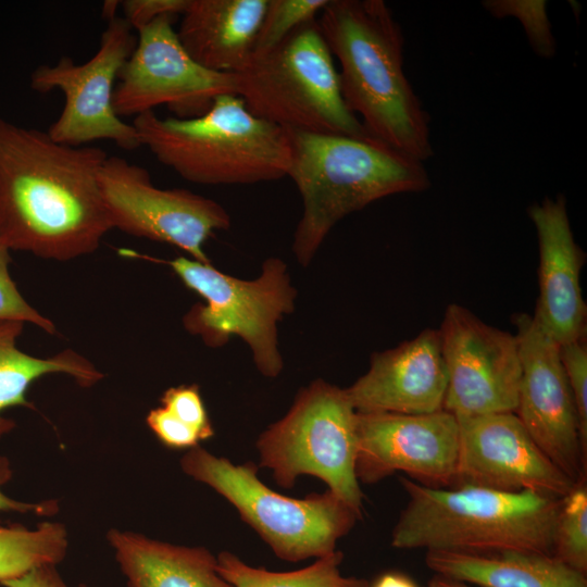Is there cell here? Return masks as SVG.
Here are the masks:
<instances>
[{
	"label": "cell",
	"instance_id": "4",
	"mask_svg": "<svg viewBox=\"0 0 587 587\" xmlns=\"http://www.w3.org/2000/svg\"><path fill=\"white\" fill-rule=\"evenodd\" d=\"M409 500L391 534L398 549L463 553L526 550L553 554L562 499L475 486L429 487L400 478Z\"/></svg>",
	"mask_w": 587,
	"mask_h": 587
},
{
	"label": "cell",
	"instance_id": "8",
	"mask_svg": "<svg viewBox=\"0 0 587 587\" xmlns=\"http://www.w3.org/2000/svg\"><path fill=\"white\" fill-rule=\"evenodd\" d=\"M357 416L346 389L323 379L312 382L299 391L287 414L259 436L260 466L270 469L286 489L300 475L315 476L362 514Z\"/></svg>",
	"mask_w": 587,
	"mask_h": 587
},
{
	"label": "cell",
	"instance_id": "1",
	"mask_svg": "<svg viewBox=\"0 0 587 587\" xmlns=\"http://www.w3.org/2000/svg\"><path fill=\"white\" fill-rule=\"evenodd\" d=\"M108 155L0 116V243L60 261L93 252L112 229L99 185Z\"/></svg>",
	"mask_w": 587,
	"mask_h": 587
},
{
	"label": "cell",
	"instance_id": "23",
	"mask_svg": "<svg viewBox=\"0 0 587 587\" xmlns=\"http://www.w3.org/2000/svg\"><path fill=\"white\" fill-rule=\"evenodd\" d=\"M216 559L218 574L233 587H369L366 579L341 574L344 554L338 550L290 572L253 567L228 551L221 552Z\"/></svg>",
	"mask_w": 587,
	"mask_h": 587
},
{
	"label": "cell",
	"instance_id": "22",
	"mask_svg": "<svg viewBox=\"0 0 587 587\" xmlns=\"http://www.w3.org/2000/svg\"><path fill=\"white\" fill-rule=\"evenodd\" d=\"M23 327L24 323L20 321H0V438L15 426L1 413L12 407L35 409L27 400L26 391L41 376L65 373L83 387H90L102 378L92 363L73 350L50 358L23 352L16 345Z\"/></svg>",
	"mask_w": 587,
	"mask_h": 587
},
{
	"label": "cell",
	"instance_id": "37",
	"mask_svg": "<svg viewBox=\"0 0 587 587\" xmlns=\"http://www.w3.org/2000/svg\"><path fill=\"white\" fill-rule=\"evenodd\" d=\"M121 5L120 1L116 0H109L104 1L103 8H102V16L110 21L117 16V8Z\"/></svg>",
	"mask_w": 587,
	"mask_h": 587
},
{
	"label": "cell",
	"instance_id": "18",
	"mask_svg": "<svg viewBox=\"0 0 587 587\" xmlns=\"http://www.w3.org/2000/svg\"><path fill=\"white\" fill-rule=\"evenodd\" d=\"M539 248V297L533 317L559 345L586 336L587 308L580 288L586 260L571 228L563 196L528 209Z\"/></svg>",
	"mask_w": 587,
	"mask_h": 587
},
{
	"label": "cell",
	"instance_id": "2",
	"mask_svg": "<svg viewBox=\"0 0 587 587\" xmlns=\"http://www.w3.org/2000/svg\"><path fill=\"white\" fill-rule=\"evenodd\" d=\"M348 109L369 136L425 162L429 115L403 71L402 29L384 0H328L317 18Z\"/></svg>",
	"mask_w": 587,
	"mask_h": 587
},
{
	"label": "cell",
	"instance_id": "25",
	"mask_svg": "<svg viewBox=\"0 0 587 587\" xmlns=\"http://www.w3.org/2000/svg\"><path fill=\"white\" fill-rule=\"evenodd\" d=\"M553 554L572 569L587 573V485L579 482L562 499L558 513Z\"/></svg>",
	"mask_w": 587,
	"mask_h": 587
},
{
	"label": "cell",
	"instance_id": "10",
	"mask_svg": "<svg viewBox=\"0 0 587 587\" xmlns=\"http://www.w3.org/2000/svg\"><path fill=\"white\" fill-rule=\"evenodd\" d=\"M137 45L134 29L123 16L108 21L96 53L84 63L62 57L54 64L37 66L30 88L39 93L60 90L64 105L47 133L57 142L82 147L107 139L124 150L140 146L135 127L114 111L117 75Z\"/></svg>",
	"mask_w": 587,
	"mask_h": 587
},
{
	"label": "cell",
	"instance_id": "6",
	"mask_svg": "<svg viewBox=\"0 0 587 587\" xmlns=\"http://www.w3.org/2000/svg\"><path fill=\"white\" fill-rule=\"evenodd\" d=\"M234 75L237 96L259 118L288 130L369 136L344 101L317 18L252 54Z\"/></svg>",
	"mask_w": 587,
	"mask_h": 587
},
{
	"label": "cell",
	"instance_id": "15",
	"mask_svg": "<svg viewBox=\"0 0 587 587\" xmlns=\"http://www.w3.org/2000/svg\"><path fill=\"white\" fill-rule=\"evenodd\" d=\"M358 480L376 483L403 472L429 487L455 486L459 424L448 411L427 414L359 413Z\"/></svg>",
	"mask_w": 587,
	"mask_h": 587
},
{
	"label": "cell",
	"instance_id": "28",
	"mask_svg": "<svg viewBox=\"0 0 587 587\" xmlns=\"http://www.w3.org/2000/svg\"><path fill=\"white\" fill-rule=\"evenodd\" d=\"M560 359L573 396L583 446L587 449L586 336L560 346Z\"/></svg>",
	"mask_w": 587,
	"mask_h": 587
},
{
	"label": "cell",
	"instance_id": "34",
	"mask_svg": "<svg viewBox=\"0 0 587 587\" xmlns=\"http://www.w3.org/2000/svg\"><path fill=\"white\" fill-rule=\"evenodd\" d=\"M3 587H72L64 582L57 565L49 564L36 567L20 577L3 582ZM76 587H92L78 584Z\"/></svg>",
	"mask_w": 587,
	"mask_h": 587
},
{
	"label": "cell",
	"instance_id": "29",
	"mask_svg": "<svg viewBox=\"0 0 587 587\" xmlns=\"http://www.w3.org/2000/svg\"><path fill=\"white\" fill-rule=\"evenodd\" d=\"M10 250L0 243V321L32 323L49 334H55L54 324L36 311L21 295L10 275Z\"/></svg>",
	"mask_w": 587,
	"mask_h": 587
},
{
	"label": "cell",
	"instance_id": "17",
	"mask_svg": "<svg viewBox=\"0 0 587 587\" xmlns=\"http://www.w3.org/2000/svg\"><path fill=\"white\" fill-rule=\"evenodd\" d=\"M447 382L439 329L426 328L373 353L369 371L346 391L359 413L427 414L444 410Z\"/></svg>",
	"mask_w": 587,
	"mask_h": 587
},
{
	"label": "cell",
	"instance_id": "13",
	"mask_svg": "<svg viewBox=\"0 0 587 587\" xmlns=\"http://www.w3.org/2000/svg\"><path fill=\"white\" fill-rule=\"evenodd\" d=\"M447 369L444 410L455 417L515 412L521 361L515 335L464 307H447L439 328Z\"/></svg>",
	"mask_w": 587,
	"mask_h": 587
},
{
	"label": "cell",
	"instance_id": "30",
	"mask_svg": "<svg viewBox=\"0 0 587 587\" xmlns=\"http://www.w3.org/2000/svg\"><path fill=\"white\" fill-rule=\"evenodd\" d=\"M165 408L180 422L193 428L201 440L211 438L214 430L198 385H182L166 389L160 398Z\"/></svg>",
	"mask_w": 587,
	"mask_h": 587
},
{
	"label": "cell",
	"instance_id": "31",
	"mask_svg": "<svg viewBox=\"0 0 587 587\" xmlns=\"http://www.w3.org/2000/svg\"><path fill=\"white\" fill-rule=\"evenodd\" d=\"M146 422L157 438L168 448L191 449L202 441L193 428L180 422L161 405L149 411Z\"/></svg>",
	"mask_w": 587,
	"mask_h": 587
},
{
	"label": "cell",
	"instance_id": "26",
	"mask_svg": "<svg viewBox=\"0 0 587 587\" xmlns=\"http://www.w3.org/2000/svg\"><path fill=\"white\" fill-rule=\"evenodd\" d=\"M328 0H267L253 54L270 50L300 26L316 20Z\"/></svg>",
	"mask_w": 587,
	"mask_h": 587
},
{
	"label": "cell",
	"instance_id": "35",
	"mask_svg": "<svg viewBox=\"0 0 587 587\" xmlns=\"http://www.w3.org/2000/svg\"><path fill=\"white\" fill-rule=\"evenodd\" d=\"M369 587H419L409 576L398 572H387L378 576Z\"/></svg>",
	"mask_w": 587,
	"mask_h": 587
},
{
	"label": "cell",
	"instance_id": "19",
	"mask_svg": "<svg viewBox=\"0 0 587 587\" xmlns=\"http://www.w3.org/2000/svg\"><path fill=\"white\" fill-rule=\"evenodd\" d=\"M267 0H189L177 37L205 68L239 71L253 54Z\"/></svg>",
	"mask_w": 587,
	"mask_h": 587
},
{
	"label": "cell",
	"instance_id": "7",
	"mask_svg": "<svg viewBox=\"0 0 587 587\" xmlns=\"http://www.w3.org/2000/svg\"><path fill=\"white\" fill-rule=\"evenodd\" d=\"M180 466L230 502L285 561L298 562L335 552L337 541L362 517L329 489L303 499L286 497L260 480L253 462L236 465L200 446L184 454Z\"/></svg>",
	"mask_w": 587,
	"mask_h": 587
},
{
	"label": "cell",
	"instance_id": "9",
	"mask_svg": "<svg viewBox=\"0 0 587 587\" xmlns=\"http://www.w3.org/2000/svg\"><path fill=\"white\" fill-rule=\"evenodd\" d=\"M167 264L188 289L205 301L195 304L184 316L186 329L210 347L223 346L230 336H238L251 349L258 370L264 376L276 377L283 369L277 323L294 311L297 296L285 262L266 259L261 275L252 280L185 257Z\"/></svg>",
	"mask_w": 587,
	"mask_h": 587
},
{
	"label": "cell",
	"instance_id": "14",
	"mask_svg": "<svg viewBox=\"0 0 587 587\" xmlns=\"http://www.w3.org/2000/svg\"><path fill=\"white\" fill-rule=\"evenodd\" d=\"M521 361L515 414L542 452L575 483L585 480L587 449L560 359V346L526 313L513 316Z\"/></svg>",
	"mask_w": 587,
	"mask_h": 587
},
{
	"label": "cell",
	"instance_id": "33",
	"mask_svg": "<svg viewBox=\"0 0 587 587\" xmlns=\"http://www.w3.org/2000/svg\"><path fill=\"white\" fill-rule=\"evenodd\" d=\"M12 476L9 462L0 457V512L35 513L38 515H52L58 511L57 501L28 503L14 500L1 491V486Z\"/></svg>",
	"mask_w": 587,
	"mask_h": 587
},
{
	"label": "cell",
	"instance_id": "27",
	"mask_svg": "<svg viewBox=\"0 0 587 587\" xmlns=\"http://www.w3.org/2000/svg\"><path fill=\"white\" fill-rule=\"evenodd\" d=\"M485 9L498 18L513 16L522 24L532 49L541 58L555 53V40L542 0H487Z\"/></svg>",
	"mask_w": 587,
	"mask_h": 587
},
{
	"label": "cell",
	"instance_id": "11",
	"mask_svg": "<svg viewBox=\"0 0 587 587\" xmlns=\"http://www.w3.org/2000/svg\"><path fill=\"white\" fill-rule=\"evenodd\" d=\"M99 185L112 228L173 245L199 262L210 263L203 250L209 237L230 226L216 201L187 189L159 188L147 168L121 157L108 155Z\"/></svg>",
	"mask_w": 587,
	"mask_h": 587
},
{
	"label": "cell",
	"instance_id": "32",
	"mask_svg": "<svg viewBox=\"0 0 587 587\" xmlns=\"http://www.w3.org/2000/svg\"><path fill=\"white\" fill-rule=\"evenodd\" d=\"M189 0H125L121 2L124 18L139 30L162 15H180Z\"/></svg>",
	"mask_w": 587,
	"mask_h": 587
},
{
	"label": "cell",
	"instance_id": "3",
	"mask_svg": "<svg viewBox=\"0 0 587 587\" xmlns=\"http://www.w3.org/2000/svg\"><path fill=\"white\" fill-rule=\"evenodd\" d=\"M286 132L291 148L287 176L303 205L292 251L303 266L348 214L387 196L430 186L423 162L373 137Z\"/></svg>",
	"mask_w": 587,
	"mask_h": 587
},
{
	"label": "cell",
	"instance_id": "5",
	"mask_svg": "<svg viewBox=\"0 0 587 587\" xmlns=\"http://www.w3.org/2000/svg\"><path fill=\"white\" fill-rule=\"evenodd\" d=\"M140 146L184 179L203 185L254 184L288 174L286 129L254 116L237 95L217 97L202 115L134 117Z\"/></svg>",
	"mask_w": 587,
	"mask_h": 587
},
{
	"label": "cell",
	"instance_id": "20",
	"mask_svg": "<svg viewBox=\"0 0 587 587\" xmlns=\"http://www.w3.org/2000/svg\"><path fill=\"white\" fill-rule=\"evenodd\" d=\"M425 563L435 575L476 587H587L586 574L536 551H428Z\"/></svg>",
	"mask_w": 587,
	"mask_h": 587
},
{
	"label": "cell",
	"instance_id": "12",
	"mask_svg": "<svg viewBox=\"0 0 587 587\" xmlns=\"http://www.w3.org/2000/svg\"><path fill=\"white\" fill-rule=\"evenodd\" d=\"M174 15H162L139 29L137 45L118 72L115 113L137 116L165 105L177 118L204 114L223 95H237L234 73L211 71L182 46Z\"/></svg>",
	"mask_w": 587,
	"mask_h": 587
},
{
	"label": "cell",
	"instance_id": "24",
	"mask_svg": "<svg viewBox=\"0 0 587 587\" xmlns=\"http://www.w3.org/2000/svg\"><path fill=\"white\" fill-rule=\"evenodd\" d=\"M67 532L61 523L36 528L0 527V584L43 565H58L66 555Z\"/></svg>",
	"mask_w": 587,
	"mask_h": 587
},
{
	"label": "cell",
	"instance_id": "36",
	"mask_svg": "<svg viewBox=\"0 0 587 587\" xmlns=\"http://www.w3.org/2000/svg\"><path fill=\"white\" fill-rule=\"evenodd\" d=\"M427 587H474L463 582L435 575L427 584Z\"/></svg>",
	"mask_w": 587,
	"mask_h": 587
},
{
	"label": "cell",
	"instance_id": "21",
	"mask_svg": "<svg viewBox=\"0 0 587 587\" xmlns=\"http://www.w3.org/2000/svg\"><path fill=\"white\" fill-rule=\"evenodd\" d=\"M108 541L127 587H233L203 547L176 546L134 532L110 529Z\"/></svg>",
	"mask_w": 587,
	"mask_h": 587
},
{
	"label": "cell",
	"instance_id": "16",
	"mask_svg": "<svg viewBox=\"0 0 587 587\" xmlns=\"http://www.w3.org/2000/svg\"><path fill=\"white\" fill-rule=\"evenodd\" d=\"M455 486L563 499L577 483L537 446L514 412L457 417Z\"/></svg>",
	"mask_w": 587,
	"mask_h": 587
}]
</instances>
